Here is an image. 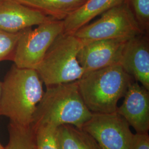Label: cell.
I'll use <instances>...</instances> for the list:
<instances>
[{
    "label": "cell",
    "instance_id": "obj_1",
    "mask_svg": "<svg viewBox=\"0 0 149 149\" xmlns=\"http://www.w3.org/2000/svg\"><path fill=\"white\" fill-rule=\"evenodd\" d=\"M44 92L43 82L36 70L13 65L2 81L0 116L8 118L10 122L20 127L31 128Z\"/></svg>",
    "mask_w": 149,
    "mask_h": 149
},
{
    "label": "cell",
    "instance_id": "obj_2",
    "mask_svg": "<svg viewBox=\"0 0 149 149\" xmlns=\"http://www.w3.org/2000/svg\"><path fill=\"white\" fill-rule=\"evenodd\" d=\"M92 115L81 96L77 81L48 86L36 108L31 129L62 125L82 129Z\"/></svg>",
    "mask_w": 149,
    "mask_h": 149
},
{
    "label": "cell",
    "instance_id": "obj_3",
    "mask_svg": "<svg viewBox=\"0 0 149 149\" xmlns=\"http://www.w3.org/2000/svg\"><path fill=\"white\" fill-rule=\"evenodd\" d=\"M133 78L117 64L85 73L77 80L81 96L92 113L117 112Z\"/></svg>",
    "mask_w": 149,
    "mask_h": 149
},
{
    "label": "cell",
    "instance_id": "obj_4",
    "mask_svg": "<svg viewBox=\"0 0 149 149\" xmlns=\"http://www.w3.org/2000/svg\"><path fill=\"white\" fill-rule=\"evenodd\" d=\"M84 45L74 33L64 32L56 38L36 69L47 87L76 81L84 75L77 60Z\"/></svg>",
    "mask_w": 149,
    "mask_h": 149
},
{
    "label": "cell",
    "instance_id": "obj_5",
    "mask_svg": "<svg viewBox=\"0 0 149 149\" xmlns=\"http://www.w3.org/2000/svg\"><path fill=\"white\" fill-rule=\"evenodd\" d=\"M74 34L85 44L99 40L129 39L145 33L125 1L103 12L98 19L81 27Z\"/></svg>",
    "mask_w": 149,
    "mask_h": 149
},
{
    "label": "cell",
    "instance_id": "obj_6",
    "mask_svg": "<svg viewBox=\"0 0 149 149\" xmlns=\"http://www.w3.org/2000/svg\"><path fill=\"white\" fill-rule=\"evenodd\" d=\"M37 26L21 32L12 59L17 68L36 70L54 40L64 33V21L53 18Z\"/></svg>",
    "mask_w": 149,
    "mask_h": 149
},
{
    "label": "cell",
    "instance_id": "obj_7",
    "mask_svg": "<svg viewBox=\"0 0 149 149\" xmlns=\"http://www.w3.org/2000/svg\"><path fill=\"white\" fill-rule=\"evenodd\" d=\"M129 126L117 112L92 113L82 129L90 135L102 149H130L134 134Z\"/></svg>",
    "mask_w": 149,
    "mask_h": 149
},
{
    "label": "cell",
    "instance_id": "obj_8",
    "mask_svg": "<svg viewBox=\"0 0 149 149\" xmlns=\"http://www.w3.org/2000/svg\"><path fill=\"white\" fill-rule=\"evenodd\" d=\"M128 40L105 39L85 44L77 55L78 61L85 73L120 64Z\"/></svg>",
    "mask_w": 149,
    "mask_h": 149
},
{
    "label": "cell",
    "instance_id": "obj_9",
    "mask_svg": "<svg viewBox=\"0 0 149 149\" xmlns=\"http://www.w3.org/2000/svg\"><path fill=\"white\" fill-rule=\"evenodd\" d=\"M117 112L136 133H148L149 129V93L143 86L133 81L128 87Z\"/></svg>",
    "mask_w": 149,
    "mask_h": 149
},
{
    "label": "cell",
    "instance_id": "obj_10",
    "mask_svg": "<svg viewBox=\"0 0 149 149\" xmlns=\"http://www.w3.org/2000/svg\"><path fill=\"white\" fill-rule=\"evenodd\" d=\"M148 35L141 34L128 40L119 64L126 72L149 91Z\"/></svg>",
    "mask_w": 149,
    "mask_h": 149
},
{
    "label": "cell",
    "instance_id": "obj_11",
    "mask_svg": "<svg viewBox=\"0 0 149 149\" xmlns=\"http://www.w3.org/2000/svg\"><path fill=\"white\" fill-rule=\"evenodd\" d=\"M50 17L14 0H0V29L21 32L47 21Z\"/></svg>",
    "mask_w": 149,
    "mask_h": 149
},
{
    "label": "cell",
    "instance_id": "obj_12",
    "mask_svg": "<svg viewBox=\"0 0 149 149\" xmlns=\"http://www.w3.org/2000/svg\"><path fill=\"white\" fill-rule=\"evenodd\" d=\"M125 1L126 0H87L63 21L64 33H74L97 16Z\"/></svg>",
    "mask_w": 149,
    "mask_h": 149
},
{
    "label": "cell",
    "instance_id": "obj_13",
    "mask_svg": "<svg viewBox=\"0 0 149 149\" xmlns=\"http://www.w3.org/2000/svg\"><path fill=\"white\" fill-rule=\"evenodd\" d=\"M55 19L64 21L87 0H14Z\"/></svg>",
    "mask_w": 149,
    "mask_h": 149
},
{
    "label": "cell",
    "instance_id": "obj_14",
    "mask_svg": "<svg viewBox=\"0 0 149 149\" xmlns=\"http://www.w3.org/2000/svg\"><path fill=\"white\" fill-rule=\"evenodd\" d=\"M57 136L59 149H102L90 135L71 125L59 127Z\"/></svg>",
    "mask_w": 149,
    "mask_h": 149
},
{
    "label": "cell",
    "instance_id": "obj_15",
    "mask_svg": "<svg viewBox=\"0 0 149 149\" xmlns=\"http://www.w3.org/2000/svg\"><path fill=\"white\" fill-rule=\"evenodd\" d=\"M8 132V143L3 149H33L35 143L31 128H24L10 122Z\"/></svg>",
    "mask_w": 149,
    "mask_h": 149
},
{
    "label": "cell",
    "instance_id": "obj_16",
    "mask_svg": "<svg viewBox=\"0 0 149 149\" xmlns=\"http://www.w3.org/2000/svg\"><path fill=\"white\" fill-rule=\"evenodd\" d=\"M35 145L38 149H59L58 128L43 125L32 130Z\"/></svg>",
    "mask_w": 149,
    "mask_h": 149
},
{
    "label": "cell",
    "instance_id": "obj_17",
    "mask_svg": "<svg viewBox=\"0 0 149 149\" xmlns=\"http://www.w3.org/2000/svg\"><path fill=\"white\" fill-rule=\"evenodd\" d=\"M144 33L149 34V0H126Z\"/></svg>",
    "mask_w": 149,
    "mask_h": 149
},
{
    "label": "cell",
    "instance_id": "obj_18",
    "mask_svg": "<svg viewBox=\"0 0 149 149\" xmlns=\"http://www.w3.org/2000/svg\"><path fill=\"white\" fill-rule=\"evenodd\" d=\"M21 32L11 33L0 29V62L12 60Z\"/></svg>",
    "mask_w": 149,
    "mask_h": 149
},
{
    "label": "cell",
    "instance_id": "obj_19",
    "mask_svg": "<svg viewBox=\"0 0 149 149\" xmlns=\"http://www.w3.org/2000/svg\"><path fill=\"white\" fill-rule=\"evenodd\" d=\"M130 149H149V136L148 133L134 134Z\"/></svg>",
    "mask_w": 149,
    "mask_h": 149
},
{
    "label": "cell",
    "instance_id": "obj_20",
    "mask_svg": "<svg viewBox=\"0 0 149 149\" xmlns=\"http://www.w3.org/2000/svg\"><path fill=\"white\" fill-rule=\"evenodd\" d=\"M1 93H2V81H0V104L1 99Z\"/></svg>",
    "mask_w": 149,
    "mask_h": 149
},
{
    "label": "cell",
    "instance_id": "obj_21",
    "mask_svg": "<svg viewBox=\"0 0 149 149\" xmlns=\"http://www.w3.org/2000/svg\"><path fill=\"white\" fill-rule=\"evenodd\" d=\"M3 148H4V147L2 145V144L0 143V149H3Z\"/></svg>",
    "mask_w": 149,
    "mask_h": 149
},
{
    "label": "cell",
    "instance_id": "obj_22",
    "mask_svg": "<svg viewBox=\"0 0 149 149\" xmlns=\"http://www.w3.org/2000/svg\"><path fill=\"white\" fill-rule=\"evenodd\" d=\"M33 149H38L37 148V147L36 146V145H34V147H33Z\"/></svg>",
    "mask_w": 149,
    "mask_h": 149
}]
</instances>
